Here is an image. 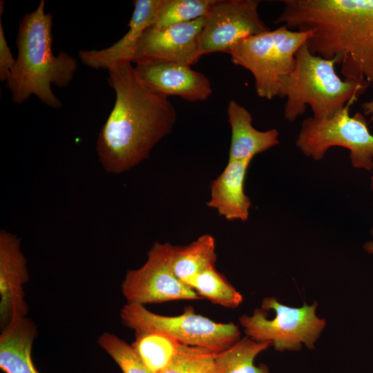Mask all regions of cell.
I'll use <instances>...</instances> for the list:
<instances>
[{"label": "cell", "instance_id": "cell-9", "mask_svg": "<svg viewBox=\"0 0 373 373\" xmlns=\"http://www.w3.org/2000/svg\"><path fill=\"white\" fill-rule=\"evenodd\" d=\"M173 246L155 242L147 253V260L138 269L128 270L121 289L127 303L140 305L161 303L200 298L181 282L171 268Z\"/></svg>", "mask_w": 373, "mask_h": 373}, {"label": "cell", "instance_id": "cell-1", "mask_svg": "<svg viewBox=\"0 0 373 373\" xmlns=\"http://www.w3.org/2000/svg\"><path fill=\"white\" fill-rule=\"evenodd\" d=\"M131 63L107 68L115 101L99 133L96 151L103 169L110 173H122L148 158L152 149L172 131L177 119L168 97L145 86Z\"/></svg>", "mask_w": 373, "mask_h": 373}, {"label": "cell", "instance_id": "cell-10", "mask_svg": "<svg viewBox=\"0 0 373 373\" xmlns=\"http://www.w3.org/2000/svg\"><path fill=\"white\" fill-rule=\"evenodd\" d=\"M258 0H214L199 36L201 56L228 53L240 41L269 30L258 13Z\"/></svg>", "mask_w": 373, "mask_h": 373}, {"label": "cell", "instance_id": "cell-14", "mask_svg": "<svg viewBox=\"0 0 373 373\" xmlns=\"http://www.w3.org/2000/svg\"><path fill=\"white\" fill-rule=\"evenodd\" d=\"M162 0H136L128 30L112 46L101 50H82L78 53L82 62L94 69H106L113 64L133 62L137 46L144 31L152 25Z\"/></svg>", "mask_w": 373, "mask_h": 373}, {"label": "cell", "instance_id": "cell-22", "mask_svg": "<svg viewBox=\"0 0 373 373\" xmlns=\"http://www.w3.org/2000/svg\"><path fill=\"white\" fill-rule=\"evenodd\" d=\"M214 0H162L151 26L166 27L204 17Z\"/></svg>", "mask_w": 373, "mask_h": 373}, {"label": "cell", "instance_id": "cell-17", "mask_svg": "<svg viewBox=\"0 0 373 373\" xmlns=\"http://www.w3.org/2000/svg\"><path fill=\"white\" fill-rule=\"evenodd\" d=\"M37 327L29 318L10 322L0 334V369L4 373H40L32 359Z\"/></svg>", "mask_w": 373, "mask_h": 373}, {"label": "cell", "instance_id": "cell-27", "mask_svg": "<svg viewBox=\"0 0 373 373\" xmlns=\"http://www.w3.org/2000/svg\"><path fill=\"white\" fill-rule=\"evenodd\" d=\"M371 233L373 237V229L371 231ZM363 248L367 252L373 254V241L367 242Z\"/></svg>", "mask_w": 373, "mask_h": 373}, {"label": "cell", "instance_id": "cell-20", "mask_svg": "<svg viewBox=\"0 0 373 373\" xmlns=\"http://www.w3.org/2000/svg\"><path fill=\"white\" fill-rule=\"evenodd\" d=\"M181 344L161 332L135 331V340L131 345L152 373H162Z\"/></svg>", "mask_w": 373, "mask_h": 373}, {"label": "cell", "instance_id": "cell-28", "mask_svg": "<svg viewBox=\"0 0 373 373\" xmlns=\"http://www.w3.org/2000/svg\"><path fill=\"white\" fill-rule=\"evenodd\" d=\"M371 180H372L371 188H372V189L373 191V176L372 177Z\"/></svg>", "mask_w": 373, "mask_h": 373}, {"label": "cell", "instance_id": "cell-16", "mask_svg": "<svg viewBox=\"0 0 373 373\" xmlns=\"http://www.w3.org/2000/svg\"><path fill=\"white\" fill-rule=\"evenodd\" d=\"M227 112L231 132L229 160H252L255 155L278 144L277 129L255 128L251 113L236 101L229 102Z\"/></svg>", "mask_w": 373, "mask_h": 373}, {"label": "cell", "instance_id": "cell-5", "mask_svg": "<svg viewBox=\"0 0 373 373\" xmlns=\"http://www.w3.org/2000/svg\"><path fill=\"white\" fill-rule=\"evenodd\" d=\"M312 35L280 25L243 39L227 54L235 65L251 72L258 97L270 100L278 96L281 79L292 72L296 52Z\"/></svg>", "mask_w": 373, "mask_h": 373}, {"label": "cell", "instance_id": "cell-4", "mask_svg": "<svg viewBox=\"0 0 373 373\" xmlns=\"http://www.w3.org/2000/svg\"><path fill=\"white\" fill-rule=\"evenodd\" d=\"M335 59H325L309 50L307 42L296 53L292 72L280 81L278 96L285 98L284 117L295 121L309 106L313 117H332L369 87L364 82L342 79L335 70Z\"/></svg>", "mask_w": 373, "mask_h": 373}, {"label": "cell", "instance_id": "cell-7", "mask_svg": "<svg viewBox=\"0 0 373 373\" xmlns=\"http://www.w3.org/2000/svg\"><path fill=\"white\" fill-rule=\"evenodd\" d=\"M119 316L123 325L134 331L157 332L167 334L181 343L220 352L240 338L238 326L233 323H216L196 314L187 307L178 316L153 313L144 305L127 303Z\"/></svg>", "mask_w": 373, "mask_h": 373}, {"label": "cell", "instance_id": "cell-18", "mask_svg": "<svg viewBox=\"0 0 373 373\" xmlns=\"http://www.w3.org/2000/svg\"><path fill=\"white\" fill-rule=\"evenodd\" d=\"M216 258L215 239L205 234L188 245L173 246L171 268L175 276L191 287L200 274L215 266Z\"/></svg>", "mask_w": 373, "mask_h": 373}, {"label": "cell", "instance_id": "cell-26", "mask_svg": "<svg viewBox=\"0 0 373 373\" xmlns=\"http://www.w3.org/2000/svg\"><path fill=\"white\" fill-rule=\"evenodd\" d=\"M362 108L367 115H372L373 116V100L364 102L362 104Z\"/></svg>", "mask_w": 373, "mask_h": 373}, {"label": "cell", "instance_id": "cell-21", "mask_svg": "<svg viewBox=\"0 0 373 373\" xmlns=\"http://www.w3.org/2000/svg\"><path fill=\"white\" fill-rule=\"evenodd\" d=\"M199 297L227 308H236L243 300L242 294L218 272L215 266L200 274L191 285Z\"/></svg>", "mask_w": 373, "mask_h": 373}, {"label": "cell", "instance_id": "cell-24", "mask_svg": "<svg viewBox=\"0 0 373 373\" xmlns=\"http://www.w3.org/2000/svg\"><path fill=\"white\" fill-rule=\"evenodd\" d=\"M97 342L117 363L123 373H152L132 345L115 334L104 332L99 336Z\"/></svg>", "mask_w": 373, "mask_h": 373}, {"label": "cell", "instance_id": "cell-23", "mask_svg": "<svg viewBox=\"0 0 373 373\" xmlns=\"http://www.w3.org/2000/svg\"><path fill=\"white\" fill-rule=\"evenodd\" d=\"M217 353L204 347L182 343L162 373H218Z\"/></svg>", "mask_w": 373, "mask_h": 373}, {"label": "cell", "instance_id": "cell-19", "mask_svg": "<svg viewBox=\"0 0 373 373\" xmlns=\"http://www.w3.org/2000/svg\"><path fill=\"white\" fill-rule=\"evenodd\" d=\"M271 343L256 341L248 336L240 338L216 354L218 373H269L267 365L256 366L255 358Z\"/></svg>", "mask_w": 373, "mask_h": 373}, {"label": "cell", "instance_id": "cell-13", "mask_svg": "<svg viewBox=\"0 0 373 373\" xmlns=\"http://www.w3.org/2000/svg\"><path fill=\"white\" fill-rule=\"evenodd\" d=\"M29 281L26 258L21 249V240L15 234L0 231V326L26 317L28 307L24 285Z\"/></svg>", "mask_w": 373, "mask_h": 373}, {"label": "cell", "instance_id": "cell-8", "mask_svg": "<svg viewBox=\"0 0 373 373\" xmlns=\"http://www.w3.org/2000/svg\"><path fill=\"white\" fill-rule=\"evenodd\" d=\"M352 100L332 117L318 120L313 117L305 119L297 137V147L306 156L321 160L333 146L350 151L352 166L370 171L373 168V135L361 113L350 115Z\"/></svg>", "mask_w": 373, "mask_h": 373}, {"label": "cell", "instance_id": "cell-2", "mask_svg": "<svg viewBox=\"0 0 373 373\" xmlns=\"http://www.w3.org/2000/svg\"><path fill=\"white\" fill-rule=\"evenodd\" d=\"M274 21L311 31L314 55L335 59L345 79L373 88V0H284Z\"/></svg>", "mask_w": 373, "mask_h": 373}, {"label": "cell", "instance_id": "cell-6", "mask_svg": "<svg viewBox=\"0 0 373 373\" xmlns=\"http://www.w3.org/2000/svg\"><path fill=\"white\" fill-rule=\"evenodd\" d=\"M318 303L300 307H289L274 297L263 298L261 309L251 316L242 315L239 322L246 336L256 341L269 342L278 351L299 350L302 343L309 349L326 325L316 314Z\"/></svg>", "mask_w": 373, "mask_h": 373}, {"label": "cell", "instance_id": "cell-11", "mask_svg": "<svg viewBox=\"0 0 373 373\" xmlns=\"http://www.w3.org/2000/svg\"><path fill=\"white\" fill-rule=\"evenodd\" d=\"M204 17L166 27H149L143 33L133 62L154 59L191 66L201 57L199 36Z\"/></svg>", "mask_w": 373, "mask_h": 373}, {"label": "cell", "instance_id": "cell-15", "mask_svg": "<svg viewBox=\"0 0 373 373\" xmlns=\"http://www.w3.org/2000/svg\"><path fill=\"white\" fill-rule=\"evenodd\" d=\"M251 160H228L222 172L210 185L209 207L227 220L246 221L251 200L245 193V180Z\"/></svg>", "mask_w": 373, "mask_h": 373}, {"label": "cell", "instance_id": "cell-12", "mask_svg": "<svg viewBox=\"0 0 373 373\" xmlns=\"http://www.w3.org/2000/svg\"><path fill=\"white\" fill-rule=\"evenodd\" d=\"M139 79L153 92L165 97L178 96L195 102L206 100L212 93L208 77L191 66L154 59L135 62Z\"/></svg>", "mask_w": 373, "mask_h": 373}, {"label": "cell", "instance_id": "cell-3", "mask_svg": "<svg viewBox=\"0 0 373 373\" xmlns=\"http://www.w3.org/2000/svg\"><path fill=\"white\" fill-rule=\"evenodd\" d=\"M52 41V15L45 12V1L41 0L19 21L17 57L6 84L14 103L21 104L35 95L51 108L61 107L51 86H68L77 69V60L66 52L55 55Z\"/></svg>", "mask_w": 373, "mask_h": 373}, {"label": "cell", "instance_id": "cell-25", "mask_svg": "<svg viewBox=\"0 0 373 373\" xmlns=\"http://www.w3.org/2000/svg\"><path fill=\"white\" fill-rule=\"evenodd\" d=\"M0 17V80L6 82L14 68L16 59L12 56L5 37Z\"/></svg>", "mask_w": 373, "mask_h": 373}]
</instances>
